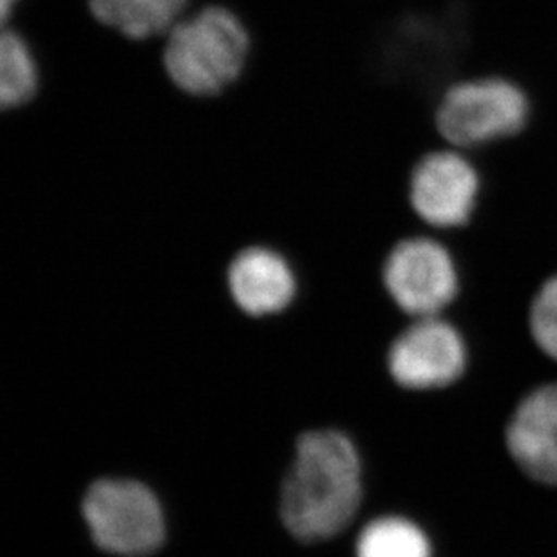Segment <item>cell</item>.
Here are the masks:
<instances>
[{
  "instance_id": "6",
  "label": "cell",
  "mask_w": 557,
  "mask_h": 557,
  "mask_svg": "<svg viewBox=\"0 0 557 557\" xmlns=\"http://www.w3.org/2000/svg\"><path fill=\"white\" fill-rule=\"evenodd\" d=\"M471 364L467 337L444 315L411 319L386 349V371L409 393H434L455 386Z\"/></svg>"
},
{
  "instance_id": "4",
  "label": "cell",
  "mask_w": 557,
  "mask_h": 557,
  "mask_svg": "<svg viewBox=\"0 0 557 557\" xmlns=\"http://www.w3.org/2000/svg\"><path fill=\"white\" fill-rule=\"evenodd\" d=\"M82 515L98 547L120 557H144L165 542V515L145 483L102 478L87 488Z\"/></svg>"
},
{
  "instance_id": "13",
  "label": "cell",
  "mask_w": 557,
  "mask_h": 557,
  "mask_svg": "<svg viewBox=\"0 0 557 557\" xmlns=\"http://www.w3.org/2000/svg\"><path fill=\"white\" fill-rule=\"evenodd\" d=\"M529 330L537 348L557 360V274L537 289L529 310Z\"/></svg>"
},
{
  "instance_id": "2",
  "label": "cell",
  "mask_w": 557,
  "mask_h": 557,
  "mask_svg": "<svg viewBox=\"0 0 557 557\" xmlns=\"http://www.w3.org/2000/svg\"><path fill=\"white\" fill-rule=\"evenodd\" d=\"M252 49L250 29L236 11L203 4L166 33L161 59L177 91L196 100H214L243 81Z\"/></svg>"
},
{
  "instance_id": "7",
  "label": "cell",
  "mask_w": 557,
  "mask_h": 557,
  "mask_svg": "<svg viewBox=\"0 0 557 557\" xmlns=\"http://www.w3.org/2000/svg\"><path fill=\"white\" fill-rule=\"evenodd\" d=\"M482 194V176L466 150H428L409 172L408 201L413 214L434 231L469 225Z\"/></svg>"
},
{
  "instance_id": "8",
  "label": "cell",
  "mask_w": 557,
  "mask_h": 557,
  "mask_svg": "<svg viewBox=\"0 0 557 557\" xmlns=\"http://www.w3.org/2000/svg\"><path fill=\"white\" fill-rule=\"evenodd\" d=\"M226 294L248 319L283 315L297 300L299 275L278 248L264 243L239 248L225 270Z\"/></svg>"
},
{
  "instance_id": "12",
  "label": "cell",
  "mask_w": 557,
  "mask_h": 557,
  "mask_svg": "<svg viewBox=\"0 0 557 557\" xmlns=\"http://www.w3.org/2000/svg\"><path fill=\"white\" fill-rule=\"evenodd\" d=\"M357 557H431V543L425 532L403 516H384L362 529Z\"/></svg>"
},
{
  "instance_id": "11",
  "label": "cell",
  "mask_w": 557,
  "mask_h": 557,
  "mask_svg": "<svg viewBox=\"0 0 557 557\" xmlns=\"http://www.w3.org/2000/svg\"><path fill=\"white\" fill-rule=\"evenodd\" d=\"M37 54L13 27L0 29V114L26 108L40 91Z\"/></svg>"
},
{
  "instance_id": "10",
  "label": "cell",
  "mask_w": 557,
  "mask_h": 557,
  "mask_svg": "<svg viewBox=\"0 0 557 557\" xmlns=\"http://www.w3.org/2000/svg\"><path fill=\"white\" fill-rule=\"evenodd\" d=\"M92 15L122 37L149 42L166 33L196 8V0H89Z\"/></svg>"
},
{
  "instance_id": "5",
  "label": "cell",
  "mask_w": 557,
  "mask_h": 557,
  "mask_svg": "<svg viewBox=\"0 0 557 557\" xmlns=\"http://www.w3.org/2000/svg\"><path fill=\"white\" fill-rule=\"evenodd\" d=\"M382 288L409 319L444 315L460 297L455 253L436 237L409 236L395 243L381 269Z\"/></svg>"
},
{
  "instance_id": "1",
  "label": "cell",
  "mask_w": 557,
  "mask_h": 557,
  "mask_svg": "<svg viewBox=\"0 0 557 557\" xmlns=\"http://www.w3.org/2000/svg\"><path fill=\"white\" fill-rule=\"evenodd\" d=\"M362 499V458L338 429L300 434L281 488V518L305 543L326 542L348 529Z\"/></svg>"
},
{
  "instance_id": "3",
  "label": "cell",
  "mask_w": 557,
  "mask_h": 557,
  "mask_svg": "<svg viewBox=\"0 0 557 557\" xmlns=\"http://www.w3.org/2000/svg\"><path fill=\"white\" fill-rule=\"evenodd\" d=\"M531 102L518 84L498 75L463 76L444 87L433 108V127L455 149H480L525 129Z\"/></svg>"
},
{
  "instance_id": "9",
  "label": "cell",
  "mask_w": 557,
  "mask_h": 557,
  "mask_svg": "<svg viewBox=\"0 0 557 557\" xmlns=\"http://www.w3.org/2000/svg\"><path fill=\"white\" fill-rule=\"evenodd\" d=\"M516 466L536 482L557 485V384L527 393L505 429Z\"/></svg>"
},
{
  "instance_id": "14",
  "label": "cell",
  "mask_w": 557,
  "mask_h": 557,
  "mask_svg": "<svg viewBox=\"0 0 557 557\" xmlns=\"http://www.w3.org/2000/svg\"><path fill=\"white\" fill-rule=\"evenodd\" d=\"M18 4L21 0H0V29L10 26Z\"/></svg>"
}]
</instances>
